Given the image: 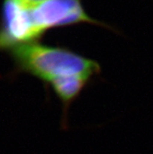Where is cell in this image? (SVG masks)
Masks as SVG:
<instances>
[{"mask_svg":"<svg viewBox=\"0 0 153 154\" xmlns=\"http://www.w3.org/2000/svg\"><path fill=\"white\" fill-rule=\"evenodd\" d=\"M16 71L31 74L48 85L57 78L83 75L92 78L101 72L97 61L71 49L38 42L18 45L9 51Z\"/></svg>","mask_w":153,"mask_h":154,"instance_id":"1","label":"cell"},{"mask_svg":"<svg viewBox=\"0 0 153 154\" xmlns=\"http://www.w3.org/2000/svg\"><path fill=\"white\" fill-rule=\"evenodd\" d=\"M18 2L24 4L26 6H37L38 4H41L42 2H45L47 0H17Z\"/></svg>","mask_w":153,"mask_h":154,"instance_id":"3","label":"cell"},{"mask_svg":"<svg viewBox=\"0 0 153 154\" xmlns=\"http://www.w3.org/2000/svg\"><path fill=\"white\" fill-rule=\"evenodd\" d=\"M91 78L83 75H74L57 78L49 83L48 88L51 87L57 97L62 103L63 109V126L66 128L67 111L70 104L80 96Z\"/></svg>","mask_w":153,"mask_h":154,"instance_id":"2","label":"cell"}]
</instances>
